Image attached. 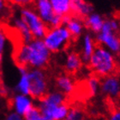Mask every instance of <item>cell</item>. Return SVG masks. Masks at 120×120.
<instances>
[{
    "label": "cell",
    "mask_w": 120,
    "mask_h": 120,
    "mask_svg": "<svg viewBox=\"0 0 120 120\" xmlns=\"http://www.w3.org/2000/svg\"><path fill=\"white\" fill-rule=\"evenodd\" d=\"M70 0H50L53 10L59 15H66L70 14Z\"/></svg>",
    "instance_id": "d6986e66"
},
{
    "label": "cell",
    "mask_w": 120,
    "mask_h": 120,
    "mask_svg": "<svg viewBox=\"0 0 120 120\" xmlns=\"http://www.w3.org/2000/svg\"><path fill=\"white\" fill-rule=\"evenodd\" d=\"M66 102V94L56 90L48 92L46 94L39 100L38 107L40 110L45 120H52V112L55 108L61 104Z\"/></svg>",
    "instance_id": "52a82bcc"
},
{
    "label": "cell",
    "mask_w": 120,
    "mask_h": 120,
    "mask_svg": "<svg viewBox=\"0 0 120 120\" xmlns=\"http://www.w3.org/2000/svg\"><path fill=\"white\" fill-rule=\"evenodd\" d=\"M96 44L94 43V40L90 34H85L82 40V53L81 58L83 63L88 64L91 56L95 49Z\"/></svg>",
    "instance_id": "e0dca14e"
},
{
    "label": "cell",
    "mask_w": 120,
    "mask_h": 120,
    "mask_svg": "<svg viewBox=\"0 0 120 120\" xmlns=\"http://www.w3.org/2000/svg\"><path fill=\"white\" fill-rule=\"evenodd\" d=\"M7 1L11 3L12 4L19 5V6H22V7L33 5L35 2V0H7Z\"/></svg>",
    "instance_id": "cb8c5ba5"
},
{
    "label": "cell",
    "mask_w": 120,
    "mask_h": 120,
    "mask_svg": "<svg viewBox=\"0 0 120 120\" xmlns=\"http://www.w3.org/2000/svg\"><path fill=\"white\" fill-rule=\"evenodd\" d=\"M63 25L65 26L66 28L69 30L74 40L81 35L84 27V23L83 20L69 14L63 16Z\"/></svg>",
    "instance_id": "7c38bea8"
},
{
    "label": "cell",
    "mask_w": 120,
    "mask_h": 120,
    "mask_svg": "<svg viewBox=\"0 0 120 120\" xmlns=\"http://www.w3.org/2000/svg\"><path fill=\"white\" fill-rule=\"evenodd\" d=\"M88 64L93 72L100 77L113 74L117 68L112 52L100 44L96 45Z\"/></svg>",
    "instance_id": "7a4b0ae2"
},
{
    "label": "cell",
    "mask_w": 120,
    "mask_h": 120,
    "mask_svg": "<svg viewBox=\"0 0 120 120\" xmlns=\"http://www.w3.org/2000/svg\"><path fill=\"white\" fill-rule=\"evenodd\" d=\"M100 92L105 97L114 100L120 96V79L114 75H108L100 80Z\"/></svg>",
    "instance_id": "ba28073f"
},
{
    "label": "cell",
    "mask_w": 120,
    "mask_h": 120,
    "mask_svg": "<svg viewBox=\"0 0 120 120\" xmlns=\"http://www.w3.org/2000/svg\"><path fill=\"white\" fill-rule=\"evenodd\" d=\"M4 120H24V118H23V116L18 114L17 112L11 111L10 112H9L5 116Z\"/></svg>",
    "instance_id": "d4e9b609"
},
{
    "label": "cell",
    "mask_w": 120,
    "mask_h": 120,
    "mask_svg": "<svg viewBox=\"0 0 120 120\" xmlns=\"http://www.w3.org/2000/svg\"><path fill=\"white\" fill-rule=\"evenodd\" d=\"M104 21L105 20L99 14L91 13L83 20V23H84V27L98 34L102 28Z\"/></svg>",
    "instance_id": "ac0fdd59"
},
{
    "label": "cell",
    "mask_w": 120,
    "mask_h": 120,
    "mask_svg": "<svg viewBox=\"0 0 120 120\" xmlns=\"http://www.w3.org/2000/svg\"><path fill=\"white\" fill-rule=\"evenodd\" d=\"M118 28V24L115 20H105L96 37L98 44L105 45L106 49L113 53L120 52V39L115 34Z\"/></svg>",
    "instance_id": "277c9868"
},
{
    "label": "cell",
    "mask_w": 120,
    "mask_h": 120,
    "mask_svg": "<svg viewBox=\"0 0 120 120\" xmlns=\"http://www.w3.org/2000/svg\"><path fill=\"white\" fill-rule=\"evenodd\" d=\"M64 120H87L85 114L80 108H70L69 113Z\"/></svg>",
    "instance_id": "44dd1931"
},
{
    "label": "cell",
    "mask_w": 120,
    "mask_h": 120,
    "mask_svg": "<svg viewBox=\"0 0 120 120\" xmlns=\"http://www.w3.org/2000/svg\"><path fill=\"white\" fill-rule=\"evenodd\" d=\"M2 95H4V90L0 88V99H1V97H2Z\"/></svg>",
    "instance_id": "83f0119b"
},
{
    "label": "cell",
    "mask_w": 120,
    "mask_h": 120,
    "mask_svg": "<svg viewBox=\"0 0 120 120\" xmlns=\"http://www.w3.org/2000/svg\"><path fill=\"white\" fill-rule=\"evenodd\" d=\"M34 4L38 15L49 28L50 24L57 15L53 10L50 0H35Z\"/></svg>",
    "instance_id": "30bf717a"
},
{
    "label": "cell",
    "mask_w": 120,
    "mask_h": 120,
    "mask_svg": "<svg viewBox=\"0 0 120 120\" xmlns=\"http://www.w3.org/2000/svg\"><path fill=\"white\" fill-rule=\"evenodd\" d=\"M108 120H120V109L113 111L111 113Z\"/></svg>",
    "instance_id": "484cf974"
},
{
    "label": "cell",
    "mask_w": 120,
    "mask_h": 120,
    "mask_svg": "<svg viewBox=\"0 0 120 120\" xmlns=\"http://www.w3.org/2000/svg\"><path fill=\"white\" fill-rule=\"evenodd\" d=\"M87 88L89 96H95L98 92L100 91V80L98 75H95L88 78L87 82Z\"/></svg>",
    "instance_id": "ffe728a7"
},
{
    "label": "cell",
    "mask_w": 120,
    "mask_h": 120,
    "mask_svg": "<svg viewBox=\"0 0 120 120\" xmlns=\"http://www.w3.org/2000/svg\"><path fill=\"white\" fill-rule=\"evenodd\" d=\"M7 0H0V14L4 12L7 6Z\"/></svg>",
    "instance_id": "4316f807"
},
{
    "label": "cell",
    "mask_w": 120,
    "mask_h": 120,
    "mask_svg": "<svg viewBox=\"0 0 120 120\" xmlns=\"http://www.w3.org/2000/svg\"><path fill=\"white\" fill-rule=\"evenodd\" d=\"M93 12V6L86 0H70V15L84 20Z\"/></svg>",
    "instance_id": "8fae6325"
},
{
    "label": "cell",
    "mask_w": 120,
    "mask_h": 120,
    "mask_svg": "<svg viewBox=\"0 0 120 120\" xmlns=\"http://www.w3.org/2000/svg\"><path fill=\"white\" fill-rule=\"evenodd\" d=\"M23 118L24 120H45L38 106H34Z\"/></svg>",
    "instance_id": "7402d4cb"
},
{
    "label": "cell",
    "mask_w": 120,
    "mask_h": 120,
    "mask_svg": "<svg viewBox=\"0 0 120 120\" xmlns=\"http://www.w3.org/2000/svg\"><path fill=\"white\" fill-rule=\"evenodd\" d=\"M13 23H14V28L17 31V33L21 36L23 42L28 43L34 39L32 33H31L29 28H28V25H27L25 23V22L22 19L21 16L14 18Z\"/></svg>",
    "instance_id": "2e32d148"
},
{
    "label": "cell",
    "mask_w": 120,
    "mask_h": 120,
    "mask_svg": "<svg viewBox=\"0 0 120 120\" xmlns=\"http://www.w3.org/2000/svg\"><path fill=\"white\" fill-rule=\"evenodd\" d=\"M56 87L57 89L64 94H71L75 90L74 80L69 75H60L56 79Z\"/></svg>",
    "instance_id": "5bb4252c"
},
{
    "label": "cell",
    "mask_w": 120,
    "mask_h": 120,
    "mask_svg": "<svg viewBox=\"0 0 120 120\" xmlns=\"http://www.w3.org/2000/svg\"><path fill=\"white\" fill-rule=\"evenodd\" d=\"M14 60L17 66L44 69L48 65L51 52L42 39H33L30 42H16Z\"/></svg>",
    "instance_id": "6da1fadb"
},
{
    "label": "cell",
    "mask_w": 120,
    "mask_h": 120,
    "mask_svg": "<svg viewBox=\"0 0 120 120\" xmlns=\"http://www.w3.org/2000/svg\"><path fill=\"white\" fill-rule=\"evenodd\" d=\"M20 16L28 25L33 34L34 39H42L45 37L50 28L40 18L35 10L30 7H22L20 11Z\"/></svg>",
    "instance_id": "8992f818"
},
{
    "label": "cell",
    "mask_w": 120,
    "mask_h": 120,
    "mask_svg": "<svg viewBox=\"0 0 120 120\" xmlns=\"http://www.w3.org/2000/svg\"><path fill=\"white\" fill-rule=\"evenodd\" d=\"M6 33L5 29L0 27V62L3 58V53L4 51L5 47V43H6Z\"/></svg>",
    "instance_id": "603a6c76"
},
{
    "label": "cell",
    "mask_w": 120,
    "mask_h": 120,
    "mask_svg": "<svg viewBox=\"0 0 120 120\" xmlns=\"http://www.w3.org/2000/svg\"><path fill=\"white\" fill-rule=\"evenodd\" d=\"M82 60L81 56L75 52L68 53L64 62V69L68 73L74 74L80 70L82 65Z\"/></svg>",
    "instance_id": "9a60e30c"
},
{
    "label": "cell",
    "mask_w": 120,
    "mask_h": 120,
    "mask_svg": "<svg viewBox=\"0 0 120 120\" xmlns=\"http://www.w3.org/2000/svg\"><path fill=\"white\" fill-rule=\"evenodd\" d=\"M29 95L34 100H40L49 92V84L44 69H28Z\"/></svg>",
    "instance_id": "5b68a950"
},
{
    "label": "cell",
    "mask_w": 120,
    "mask_h": 120,
    "mask_svg": "<svg viewBox=\"0 0 120 120\" xmlns=\"http://www.w3.org/2000/svg\"><path fill=\"white\" fill-rule=\"evenodd\" d=\"M20 77L15 86V91L17 94H29V78H28V68L18 66Z\"/></svg>",
    "instance_id": "4fadbf2b"
},
{
    "label": "cell",
    "mask_w": 120,
    "mask_h": 120,
    "mask_svg": "<svg viewBox=\"0 0 120 120\" xmlns=\"http://www.w3.org/2000/svg\"><path fill=\"white\" fill-rule=\"evenodd\" d=\"M44 43L51 52H59L69 46L73 38L64 25L50 28L43 38Z\"/></svg>",
    "instance_id": "3957f363"
},
{
    "label": "cell",
    "mask_w": 120,
    "mask_h": 120,
    "mask_svg": "<svg viewBox=\"0 0 120 120\" xmlns=\"http://www.w3.org/2000/svg\"><path fill=\"white\" fill-rule=\"evenodd\" d=\"M34 106V99L29 94H15L11 100V107L13 111L22 116H24Z\"/></svg>",
    "instance_id": "9c48e42d"
}]
</instances>
